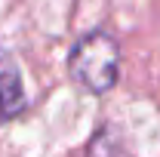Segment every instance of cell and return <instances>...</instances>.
Here are the masks:
<instances>
[{
	"label": "cell",
	"mask_w": 160,
	"mask_h": 157,
	"mask_svg": "<svg viewBox=\"0 0 160 157\" xmlns=\"http://www.w3.org/2000/svg\"><path fill=\"white\" fill-rule=\"evenodd\" d=\"M25 111H28V93H25L22 68L12 59V53L0 46V123L22 117Z\"/></svg>",
	"instance_id": "cell-2"
},
{
	"label": "cell",
	"mask_w": 160,
	"mask_h": 157,
	"mask_svg": "<svg viewBox=\"0 0 160 157\" xmlns=\"http://www.w3.org/2000/svg\"><path fill=\"white\" fill-rule=\"evenodd\" d=\"M86 157H132V154L123 148V142L117 139L114 129H99L86 148Z\"/></svg>",
	"instance_id": "cell-3"
},
{
	"label": "cell",
	"mask_w": 160,
	"mask_h": 157,
	"mask_svg": "<svg viewBox=\"0 0 160 157\" xmlns=\"http://www.w3.org/2000/svg\"><path fill=\"white\" fill-rule=\"evenodd\" d=\"M68 71L86 93L105 96L120 80V43L108 31H89L71 46Z\"/></svg>",
	"instance_id": "cell-1"
}]
</instances>
